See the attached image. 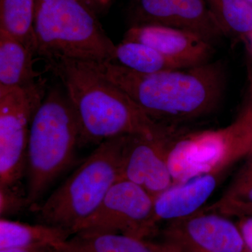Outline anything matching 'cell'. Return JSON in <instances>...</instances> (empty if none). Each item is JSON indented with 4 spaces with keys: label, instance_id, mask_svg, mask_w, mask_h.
I'll list each match as a JSON object with an SVG mask.
<instances>
[{
    "label": "cell",
    "instance_id": "6da1fadb",
    "mask_svg": "<svg viewBox=\"0 0 252 252\" xmlns=\"http://www.w3.org/2000/svg\"><path fill=\"white\" fill-rule=\"evenodd\" d=\"M86 63L128 94L149 117L172 127L210 114L225 89L221 61L155 74H141L110 61Z\"/></svg>",
    "mask_w": 252,
    "mask_h": 252
},
{
    "label": "cell",
    "instance_id": "7a4b0ae2",
    "mask_svg": "<svg viewBox=\"0 0 252 252\" xmlns=\"http://www.w3.org/2000/svg\"><path fill=\"white\" fill-rule=\"evenodd\" d=\"M62 81L80 129V146L122 135H163L171 126L156 122L118 86L86 62L59 59L47 63Z\"/></svg>",
    "mask_w": 252,
    "mask_h": 252
},
{
    "label": "cell",
    "instance_id": "3957f363",
    "mask_svg": "<svg viewBox=\"0 0 252 252\" xmlns=\"http://www.w3.org/2000/svg\"><path fill=\"white\" fill-rule=\"evenodd\" d=\"M80 146V129L67 96L53 89L32 120L26 155L28 207L34 208L72 163Z\"/></svg>",
    "mask_w": 252,
    "mask_h": 252
},
{
    "label": "cell",
    "instance_id": "277c9868",
    "mask_svg": "<svg viewBox=\"0 0 252 252\" xmlns=\"http://www.w3.org/2000/svg\"><path fill=\"white\" fill-rule=\"evenodd\" d=\"M34 32L36 54L47 63L114 61L115 44L94 10L79 0H35Z\"/></svg>",
    "mask_w": 252,
    "mask_h": 252
},
{
    "label": "cell",
    "instance_id": "5b68a950",
    "mask_svg": "<svg viewBox=\"0 0 252 252\" xmlns=\"http://www.w3.org/2000/svg\"><path fill=\"white\" fill-rule=\"evenodd\" d=\"M127 135L98 144L72 175L34 208L39 223L71 230L95 210L110 189L121 180L123 148Z\"/></svg>",
    "mask_w": 252,
    "mask_h": 252
},
{
    "label": "cell",
    "instance_id": "8992f818",
    "mask_svg": "<svg viewBox=\"0 0 252 252\" xmlns=\"http://www.w3.org/2000/svg\"><path fill=\"white\" fill-rule=\"evenodd\" d=\"M252 154V107L246 104L230 125L217 130L177 132L167 152L175 184L204 174H220Z\"/></svg>",
    "mask_w": 252,
    "mask_h": 252
},
{
    "label": "cell",
    "instance_id": "52a82bcc",
    "mask_svg": "<svg viewBox=\"0 0 252 252\" xmlns=\"http://www.w3.org/2000/svg\"><path fill=\"white\" fill-rule=\"evenodd\" d=\"M45 81L0 86V187L17 186L26 173L32 118L45 97Z\"/></svg>",
    "mask_w": 252,
    "mask_h": 252
},
{
    "label": "cell",
    "instance_id": "ba28073f",
    "mask_svg": "<svg viewBox=\"0 0 252 252\" xmlns=\"http://www.w3.org/2000/svg\"><path fill=\"white\" fill-rule=\"evenodd\" d=\"M81 231L119 233L149 240L158 232L154 221V198L140 186L119 180L74 234Z\"/></svg>",
    "mask_w": 252,
    "mask_h": 252
},
{
    "label": "cell",
    "instance_id": "9c48e42d",
    "mask_svg": "<svg viewBox=\"0 0 252 252\" xmlns=\"http://www.w3.org/2000/svg\"><path fill=\"white\" fill-rule=\"evenodd\" d=\"M160 235L162 241L187 252H249L237 223L204 209L167 222Z\"/></svg>",
    "mask_w": 252,
    "mask_h": 252
},
{
    "label": "cell",
    "instance_id": "30bf717a",
    "mask_svg": "<svg viewBox=\"0 0 252 252\" xmlns=\"http://www.w3.org/2000/svg\"><path fill=\"white\" fill-rule=\"evenodd\" d=\"M177 130L157 137H126L123 148L121 180L140 186L155 199L174 185L167 164V152Z\"/></svg>",
    "mask_w": 252,
    "mask_h": 252
},
{
    "label": "cell",
    "instance_id": "8fae6325",
    "mask_svg": "<svg viewBox=\"0 0 252 252\" xmlns=\"http://www.w3.org/2000/svg\"><path fill=\"white\" fill-rule=\"evenodd\" d=\"M132 26L156 25L190 32L216 44L223 36L205 0H133Z\"/></svg>",
    "mask_w": 252,
    "mask_h": 252
},
{
    "label": "cell",
    "instance_id": "7c38bea8",
    "mask_svg": "<svg viewBox=\"0 0 252 252\" xmlns=\"http://www.w3.org/2000/svg\"><path fill=\"white\" fill-rule=\"evenodd\" d=\"M124 41H135L151 46L184 68L212 62L213 44L190 32L156 25L131 26Z\"/></svg>",
    "mask_w": 252,
    "mask_h": 252
},
{
    "label": "cell",
    "instance_id": "4fadbf2b",
    "mask_svg": "<svg viewBox=\"0 0 252 252\" xmlns=\"http://www.w3.org/2000/svg\"><path fill=\"white\" fill-rule=\"evenodd\" d=\"M220 174H204L175 184L154 199V221L180 220L201 210L218 185Z\"/></svg>",
    "mask_w": 252,
    "mask_h": 252
},
{
    "label": "cell",
    "instance_id": "5bb4252c",
    "mask_svg": "<svg viewBox=\"0 0 252 252\" xmlns=\"http://www.w3.org/2000/svg\"><path fill=\"white\" fill-rule=\"evenodd\" d=\"M73 235L71 230L44 224H29L1 218L0 250L55 247Z\"/></svg>",
    "mask_w": 252,
    "mask_h": 252
},
{
    "label": "cell",
    "instance_id": "9a60e30c",
    "mask_svg": "<svg viewBox=\"0 0 252 252\" xmlns=\"http://www.w3.org/2000/svg\"><path fill=\"white\" fill-rule=\"evenodd\" d=\"M57 252H158L157 242L119 233L81 231L55 247Z\"/></svg>",
    "mask_w": 252,
    "mask_h": 252
},
{
    "label": "cell",
    "instance_id": "2e32d148",
    "mask_svg": "<svg viewBox=\"0 0 252 252\" xmlns=\"http://www.w3.org/2000/svg\"><path fill=\"white\" fill-rule=\"evenodd\" d=\"M34 55L21 41L0 32V86L22 87L39 80Z\"/></svg>",
    "mask_w": 252,
    "mask_h": 252
},
{
    "label": "cell",
    "instance_id": "e0dca14e",
    "mask_svg": "<svg viewBox=\"0 0 252 252\" xmlns=\"http://www.w3.org/2000/svg\"><path fill=\"white\" fill-rule=\"evenodd\" d=\"M204 210L228 218L252 216V154L247 157L223 195Z\"/></svg>",
    "mask_w": 252,
    "mask_h": 252
},
{
    "label": "cell",
    "instance_id": "ac0fdd59",
    "mask_svg": "<svg viewBox=\"0 0 252 252\" xmlns=\"http://www.w3.org/2000/svg\"><path fill=\"white\" fill-rule=\"evenodd\" d=\"M35 0H0V32L18 39L36 54Z\"/></svg>",
    "mask_w": 252,
    "mask_h": 252
},
{
    "label": "cell",
    "instance_id": "d6986e66",
    "mask_svg": "<svg viewBox=\"0 0 252 252\" xmlns=\"http://www.w3.org/2000/svg\"><path fill=\"white\" fill-rule=\"evenodd\" d=\"M114 61L127 69L141 74H155L185 69L151 46L123 40L116 46Z\"/></svg>",
    "mask_w": 252,
    "mask_h": 252
},
{
    "label": "cell",
    "instance_id": "ffe728a7",
    "mask_svg": "<svg viewBox=\"0 0 252 252\" xmlns=\"http://www.w3.org/2000/svg\"><path fill=\"white\" fill-rule=\"evenodd\" d=\"M223 36L234 39L252 34V4L248 0H205Z\"/></svg>",
    "mask_w": 252,
    "mask_h": 252
},
{
    "label": "cell",
    "instance_id": "44dd1931",
    "mask_svg": "<svg viewBox=\"0 0 252 252\" xmlns=\"http://www.w3.org/2000/svg\"><path fill=\"white\" fill-rule=\"evenodd\" d=\"M28 207L27 196L21 193L17 186L0 187V216H12Z\"/></svg>",
    "mask_w": 252,
    "mask_h": 252
},
{
    "label": "cell",
    "instance_id": "7402d4cb",
    "mask_svg": "<svg viewBox=\"0 0 252 252\" xmlns=\"http://www.w3.org/2000/svg\"><path fill=\"white\" fill-rule=\"evenodd\" d=\"M238 224L249 252H252V216L239 218Z\"/></svg>",
    "mask_w": 252,
    "mask_h": 252
},
{
    "label": "cell",
    "instance_id": "603a6c76",
    "mask_svg": "<svg viewBox=\"0 0 252 252\" xmlns=\"http://www.w3.org/2000/svg\"><path fill=\"white\" fill-rule=\"evenodd\" d=\"M0 252H57V251L53 247H45V248L0 250Z\"/></svg>",
    "mask_w": 252,
    "mask_h": 252
},
{
    "label": "cell",
    "instance_id": "cb8c5ba5",
    "mask_svg": "<svg viewBox=\"0 0 252 252\" xmlns=\"http://www.w3.org/2000/svg\"><path fill=\"white\" fill-rule=\"evenodd\" d=\"M158 252H187L175 248L165 242H157Z\"/></svg>",
    "mask_w": 252,
    "mask_h": 252
},
{
    "label": "cell",
    "instance_id": "d4e9b609",
    "mask_svg": "<svg viewBox=\"0 0 252 252\" xmlns=\"http://www.w3.org/2000/svg\"><path fill=\"white\" fill-rule=\"evenodd\" d=\"M249 99L247 104L252 107V56L249 64Z\"/></svg>",
    "mask_w": 252,
    "mask_h": 252
},
{
    "label": "cell",
    "instance_id": "484cf974",
    "mask_svg": "<svg viewBox=\"0 0 252 252\" xmlns=\"http://www.w3.org/2000/svg\"><path fill=\"white\" fill-rule=\"evenodd\" d=\"M79 1H81L83 4H85L88 7L94 10V9H95L97 6H100L97 0H79Z\"/></svg>",
    "mask_w": 252,
    "mask_h": 252
},
{
    "label": "cell",
    "instance_id": "4316f807",
    "mask_svg": "<svg viewBox=\"0 0 252 252\" xmlns=\"http://www.w3.org/2000/svg\"><path fill=\"white\" fill-rule=\"evenodd\" d=\"M97 1H98L100 6H104V5L107 4L109 2V0H97Z\"/></svg>",
    "mask_w": 252,
    "mask_h": 252
},
{
    "label": "cell",
    "instance_id": "83f0119b",
    "mask_svg": "<svg viewBox=\"0 0 252 252\" xmlns=\"http://www.w3.org/2000/svg\"><path fill=\"white\" fill-rule=\"evenodd\" d=\"M249 40L250 42V50H251L250 51H251V56H252V34L249 37Z\"/></svg>",
    "mask_w": 252,
    "mask_h": 252
},
{
    "label": "cell",
    "instance_id": "f1b7e54d",
    "mask_svg": "<svg viewBox=\"0 0 252 252\" xmlns=\"http://www.w3.org/2000/svg\"><path fill=\"white\" fill-rule=\"evenodd\" d=\"M248 1H250V2L252 4V0H248Z\"/></svg>",
    "mask_w": 252,
    "mask_h": 252
}]
</instances>
